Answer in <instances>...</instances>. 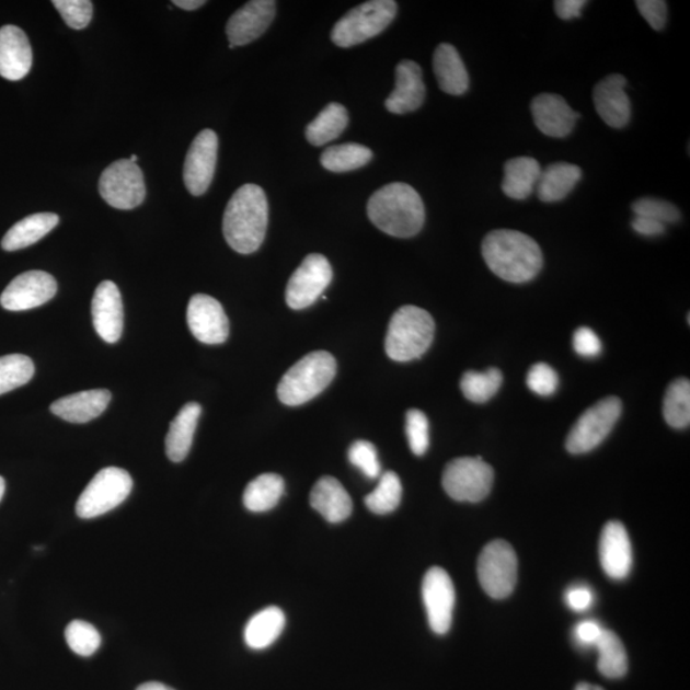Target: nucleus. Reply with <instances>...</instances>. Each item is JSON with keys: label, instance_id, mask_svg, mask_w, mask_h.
<instances>
[{"label": "nucleus", "instance_id": "1", "mask_svg": "<svg viewBox=\"0 0 690 690\" xmlns=\"http://www.w3.org/2000/svg\"><path fill=\"white\" fill-rule=\"evenodd\" d=\"M482 256L498 278L514 283H528L540 274L543 255L533 238L511 229H496L482 242Z\"/></svg>", "mask_w": 690, "mask_h": 690}, {"label": "nucleus", "instance_id": "2", "mask_svg": "<svg viewBox=\"0 0 690 690\" xmlns=\"http://www.w3.org/2000/svg\"><path fill=\"white\" fill-rule=\"evenodd\" d=\"M367 215L381 232L396 238H411L425 226V205L410 184L394 182L376 191L368 199Z\"/></svg>", "mask_w": 690, "mask_h": 690}, {"label": "nucleus", "instance_id": "3", "mask_svg": "<svg viewBox=\"0 0 690 690\" xmlns=\"http://www.w3.org/2000/svg\"><path fill=\"white\" fill-rule=\"evenodd\" d=\"M268 222V204L265 192L256 184H244L229 199L222 233L235 252L250 255L263 244Z\"/></svg>", "mask_w": 690, "mask_h": 690}, {"label": "nucleus", "instance_id": "4", "mask_svg": "<svg viewBox=\"0 0 690 690\" xmlns=\"http://www.w3.org/2000/svg\"><path fill=\"white\" fill-rule=\"evenodd\" d=\"M435 321L417 306H403L391 318L386 337V352L396 363L419 358L432 347Z\"/></svg>", "mask_w": 690, "mask_h": 690}, {"label": "nucleus", "instance_id": "5", "mask_svg": "<svg viewBox=\"0 0 690 690\" xmlns=\"http://www.w3.org/2000/svg\"><path fill=\"white\" fill-rule=\"evenodd\" d=\"M336 375V360L329 352L309 353L284 373L278 396L283 404L302 405L324 391Z\"/></svg>", "mask_w": 690, "mask_h": 690}, {"label": "nucleus", "instance_id": "6", "mask_svg": "<svg viewBox=\"0 0 690 690\" xmlns=\"http://www.w3.org/2000/svg\"><path fill=\"white\" fill-rule=\"evenodd\" d=\"M398 4L393 0H371L353 8L335 23L332 41L340 48H350L378 36L394 21Z\"/></svg>", "mask_w": 690, "mask_h": 690}, {"label": "nucleus", "instance_id": "7", "mask_svg": "<svg viewBox=\"0 0 690 690\" xmlns=\"http://www.w3.org/2000/svg\"><path fill=\"white\" fill-rule=\"evenodd\" d=\"M130 474L117 467H107L100 471L83 490L76 504V514L81 519L102 517L117 508L133 491Z\"/></svg>", "mask_w": 690, "mask_h": 690}, {"label": "nucleus", "instance_id": "8", "mask_svg": "<svg viewBox=\"0 0 690 690\" xmlns=\"http://www.w3.org/2000/svg\"><path fill=\"white\" fill-rule=\"evenodd\" d=\"M623 411V404L617 396H608L590 406L575 422L565 447L572 455H585L600 445L612 432Z\"/></svg>", "mask_w": 690, "mask_h": 690}, {"label": "nucleus", "instance_id": "9", "mask_svg": "<svg viewBox=\"0 0 690 690\" xmlns=\"http://www.w3.org/2000/svg\"><path fill=\"white\" fill-rule=\"evenodd\" d=\"M493 467L482 458L463 457L451 460L442 473V487L451 498L463 503H479L493 487Z\"/></svg>", "mask_w": 690, "mask_h": 690}, {"label": "nucleus", "instance_id": "10", "mask_svg": "<svg viewBox=\"0 0 690 690\" xmlns=\"http://www.w3.org/2000/svg\"><path fill=\"white\" fill-rule=\"evenodd\" d=\"M478 573L480 585L490 597H508L518 579L516 551L504 540L490 542L479 557Z\"/></svg>", "mask_w": 690, "mask_h": 690}, {"label": "nucleus", "instance_id": "11", "mask_svg": "<svg viewBox=\"0 0 690 690\" xmlns=\"http://www.w3.org/2000/svg\"><path fill=\"white\" fill-rule=\"evenodd\" d=\"M100 195L107 205L119 210H133L140 206L146 197L143 174L129 159L115 161L100 176Z\"/></svg>", "mask_w": 690, "mask_h": 690}, {"label": "nucleus", "instance_id": "12", "mask_svg": "<svg viewBox=\"0 0 690 690\" xmlns=\"http://www.w3.org/2000/svg\"><path fill=\"white\" fill-rule=\"evenodd\" d=\"M333 280V268L325 256L311 253L291 274L286 290L287 304L303 310L318 301Z\"/></svg>", "mask_w": 690, "mask_h": 690}, {"label": "nucleus", "instance_id": "13", "mask_svg": "<svg viewBox=\"0 0 690 690\" xmlns=\"http://www.w3.org/2000/svg\"><path fill=\"white\" fill-rule=\"evenodd\" d=\"M422 598L427 612L429 628L436 634L449 632L456 605V588L450 575L442 567L434 566L422 582Z\"/></svg>", "mask_w": 690, "mask_h": 690}, {"label": "nucleus", "instance_id": "14", "mask_svg": "<svg viewBox=\"0 0 690 690\" xmlns=\"http://www.w3.org/2000/svg\"><path fill=\"white\" fill-rule=\"evenodd\" d=\"M219 140L211 129L199 133L187 152L183 180L191 195L202 196L214 179L217 168Z\"/></svg>", "mask_w": 690, "mask_h": 690}, {"label": "nucleus", "instance_id": "15", "mask_svg": "<svg viewBox=\"0 0 690 690\" xmlns=\"http://www.w3.org/2000/svg\"><path fill=\"white\" fill-rule=\"evenodd\" d=\"M57 280L41 271L26 272L14 278L2 296L0 304L8 311H27L49 302L57 295Z\"/></svg>", "mask_w": 690, "mask_h": 690}, {"label": "nucleus", "instance_id": "16", "mask_svg": "<svg viewBox=\"0 0 690 690\" xmlns=\"http://www.w3.org/2000/svg\"><path fill=\"white\" fill-rule=\"evenodd\" d=\"M187 322L192 335L204 344H221L229 336V320L217 299L195 295L187 309Z\"/></svg>", "mask_w": 690, "mask_h": 690}, {"label": "nucleus", "instance_id": "17", "mask_svg": "<svg viewBox=\"0 0 690 690\" xmlns=\"http://www.w3.org/2000/svg\"><path fill=\"white\" fill-rule=\"evenodd\" d=\"M273 0H252L238 10L227 23L229 48L248 45L265 33L275 19Z\"/></svg>", "mask_w": 690, "mask_h": 690}, {"label": "nucleus", "instance_id": "18", "mask_svg": "<svg viewBox=\"0 0 690 690\" xmlns=\"http://www.w3.org/2000/svg\"><path fill=\"white\" fill-rule=\"evenodd\" d=\"M91 313L99 336L106 343H117L123 333L125 313L120 291L113 281L105 280L96 288Z\"/></svg>", "mask_w": 690, "mask_h": 690}, {"label": "nucleus", "instance_id": "19", "mask_svg": "<svg viewBox=\"0 0 690 690\" xmlns=\"http://www.w3.org/2000/svg\"><path fill=\"white\" fill-rule=\"evenodd\" d=\"M626 79L621 74H610L594 89L596 112L611 128H624L632 118V104L626 92Z\"/></svg>", "mask_w": 690, "mask_h": 690}, {"label": "nucleus", "instance_id": "20", "mask_svg": "<svg viewBox=\"0 0 690 690\" xmlns=\"http://www.w3.org/2000/svg\"><path fill=\"white\" fill-rule=\"evenodd\" d=\"M534 125L544 136L564 138L573 133L580 114L555 94L537 95L531 103Z\"/></svg>", "mask_w": 690, "mask_h": 690}, {"label": "nucleus", "instance_id": "21", "mask_svg": "<svg viewBox=\"0 0 690 690\" xmlns=\"http://www.w3.org/2000/svg\"><path fill=\"white\" fill-rule=\"evenodd\" d=\"M426 87L422 69L413 60H402L395 68V89L387 99L388 112L406 114L416 112L425 103Z\"/></svg>", "mask_w": 690, "mask_h": 690}, {"label": "nucleus", "instance_id": "22", "mask_svg": "<svg viewBox=\"0 0 690 690\" xmlns=\"http://www.w3.org/2000/svg\"><path fill=\"white\" fill-rule=\"evenodd\" d=\"M602 570L611 579H625L632 571L633 552L631 539L620 521L611 520L602 529L600 540Z\"/></svg>", "mask_w": 690, "mask_h": 690}, {"label": "nucleus", "instance_id": "23", "mask_svg": "<svg viewBox=\"0 0 690 690\" xmlns=\"http://www.w3.org/2000/svg\"><path fill=\"white\" fill-rule=\"evenodd\" d=\"M31 66L33 49L26 34L13 25L0 28V76L19 81L28 74Z\"/></svg>", "mask_w": 690, "mask_h": 690}, {"label": "nucleus", "instance_id": "24", "mask_svg": "<svg viewBox=\"0 0 690 690\" xmlns=\"http://www.w3.org/2000/svg\"><path fill=\"white\" fill-rule=\"evenodd\" d=\"M111 399L110 390H87L58 399L50 405V411L59 418L72 422V424H87L97 418L107 409Z\"/></svg>", "mask_w": 690, "mask_h": 690}, {"label": "nucleus", "instance_id": "25", "mask_svg": "<svg viewBox=\"0 0 690 690\" xmlns=\"http://www.w3.org/2000/svg\"><path fill=\"white\" fill-rule=\"evenodd\" d=\"M310 504L330 524H342L350 517L353 511V503L347 490L330 475L321 478L313 486Z\"/></svg>", "mask_w": 690, "mask_h": 690}, {"label": "nucleus", "instance_id": "26", "mask_svg": "<svg viewBox=\"0 0 690 690\" xmlns=\"http://www.w3.org/2000/svg\"><path fill=\"white\" fill-rule=\"evenodd\" d=\"M433 65L437 83L447 94L460 96L470 89V76L455 46L450 44L437 46Z\"/></svg>", "mask_w": 690, "mask_h": 690}, {"label": "nucleus", "instance_id": "27", "mask_svg": "<svg viewBox=\"0 0 690 690\" xmlns=\"http://www.w3.org/2000/svg\"><path fill=\"white\" fill-rule=\"evenodd\" d=\"M202 412L198 403H187L173 419L165 439L166 456L172 462L180 463L188 456Z\"/></svg>", "mask_w": 690, "mask_h": 690}, {"label": "nucleus", "instance_id": "28", "mask_svg": "<svg viewBox=\"0 0 690 690\" xmlns=\"http://www.w3.org/2000/svg\"><path fill=\"white\" fill-rule=\"evenodd\" d=\"M542 169L533 158L519 157L506 161L502 184L506 196L524 202L533 194L539 183Z\"/></svg>", "mask_w": 690, "mask_h": 690}, {"label": "nucleus", "instance_id": "29", "mask_svg": "<svg viewBox=\"0 0 690 690\" xmlns=\"http://www.w3.org/2000/svg\"><path fill=\"white\" fill-rule=\"evenodd\" d=\"M582 180L580 168L570 163H554L544 168L537 183V196L542 203H559L572 194Z\"/></svg>", "mask_w": 690, "mask_h": 690}, {"label": "nucleus", "instance_id": "30", "mask_svg": "<svg viewBox=\"0 0 690 690\" xmlns=\"http://www.w3.org/2000/svg\"><path fill=\"white\" fill-rule=\"evenodd\" d=\"M59 225V217L53 212H38L15 222L8 230L2 241L3 250L8 252L28 248L41 241Z\"/></svg>", "mask_w": 690, "mask_h": 690}, {"label": "nucleus", "instance_id": "31", "mask_svg": "<svg viewBox=\"0 0 690 690\" xmlns=\"http://www.w3.org/2000/svg\"><path fill=\"white\" fill-rule=\"evenodd\" d=\"M286 628V613L271 606L253 616L244 629L245 644L252 649H265L279 639Z\"/></svg>", "mask_w": 690, "mask_h": 690}, {"label": "nucleus", "instance_id": "32", "mask_svg": "<svg viewBox=\"0 0 690 690\" xmlns=\"http://www.w3.org/2000/svg\"><path fill=\"white\" fill-rule=\"evenodd\" d=\"M284 487H286V483L279 474H261L245 487L243 504L253 513L272 510L280 502Z\"/></svg>", "mask_w": 690, "mask_h": 690}, {"label": "nucleus", "instance_id": "33", "mask_svg": "<svg viewBox=\"0 0 690 690\" xmlns=\"http://www.w3.org/2000/svg\"><path fill=\"white\" fill-rule=\"evenodd\" d=\"M348 126V112L342 104H329L306 128V138L313 146H322L340 137Z\"/></svg>", "mask_w": 690, "mask_h": 690}, {"label": "nucleus", "instance_id": "34", "mask_svg": "<svg viewBox=\"0 0 690 690\" xmlns=\"http://www.w3.org/2000/svg\"><path fill=\"white\" fill-rule=\"evenodd\" d=\"M594 647L598 652V670L603 677L610 679L624 677L628 670L626 651L616 633L603 629Z\"/></svg>", "mask_w": 690, "mask_h": 690}, {"label": "nucleus", "instance_id": "35", "mask_svg": "<svg viewBox=\"0 0 690 690\" xmlns=\"http://www.w3.org/2000/svg\"><path fill=\"white\" fill-rule=\"evenodd\" d=\"M373 153L359 143H343L332 146L321 153V165L329 172L345 173L356 171L370 163Z\"/></svg>", "mask_w": 690, "mask_h": 690}, {"label": "nucleus", "instance_id": "36", "mask_svg": "<svg viewBox=\"0 0 690 690\" xmlns=\"http://www.w3.org/2000/svg\"><path fill=\"white\" fill-rule=\"evenodd\" d=\"M503 383V373L497 368L485 372L467 371L460 380V390L473 403L482 404L494 398Z\"/></svg>", "mask_w": 690, "mask_h": 690}, {"label": "nucleus", "instance_id": "37", "mask_svg": "<svg viewBox=\"0 0 690 690\" xmlns=\"http://www.w3.org/2000/svg\"><path fill=\"white\" fill-rule=\"evenodd\" d=\"M664 417L674 428H687L690 424V382L688 379L674 381L664 399Z\"/></svg>", "mask_w": 690, "mask_h": 690}, {"label": "nucleus", "instance_id": "38", "mask_svg": "<svg viewBox=\"0 0 690 690\" xmlns=\"http://www.w3.org/2000/svg\"><path fill=\"white\" fill-rule=\"evenodd\" d=\"M403 487L401 479L395 472L381 475L378 487L365 497L368 509L379 516L393 513L402 502Z\"/></svg>", "mask_w": 690, "mask_h": 690}, {"label": "nucleus", "instance_id": "39", "mask_svg": "<svg viewBox=\"0 0 690 690\" xmlns=\"http://www.w3.org/2000/svg\"><path fill=\"white\" fill-rule=\"evenodd\" d=\"M34 373L33 359L25 355L0 357V395L26 386L33 379Z\"/></svg>", "mask_w": 690, "mask_h": 690}, {"label": "nucleus", "instance_id": "40", "mask_svg": "<svg viewBox=\"0 0 690 690\" xmlns=\"http://www.w3.org/2000/svg\"><path fill=\"white\" fill-rule=\"evenodd\" d=\"M66 641L74 654L89 657L100 648L102 636L94 625L87 621L73 620L66 628Z\"/></svg>", "mask_w": 690, "mask_h": 690}, {"label": "nucleus", "instance_id": "41", "mask_svg": "<svg viewBox=\"0 0 690 690\" xmlns=\"http://www.w3.org/2000/svg\"><path fill=\"white\" fill-rule=\"evenodd\" d=\"M635 217L648 218L666 225H675L681 219V214L677 206L665 202V199L644 197L636 199L632 205Z\"/></svg>", "mask_w": 690, "mask_h": 690}, {"label": "nucleus", "instance_id": "42", "mask_svg": "<svg viewBox=\"0 0 690 690\" xmlns=\"http://www.w3.org/2000/svg\"><path fill=\"white\" fill-rule=\"evenodd\" d=\"M405 433L414 456H424L429 447V424L419 410H410L405 416Z\"/></svg>", "mask_w": 690, "mask_h": 690}, {"label": "nucleus", "instance_id": "43", "mask_svg": "<svg viewBox=\"0 0 690 690\" xmlns=\"http://www.w3.org/2000/svg\"><path fill=\"white\" fill-rule=\"evenodd\" d=\"M349 462L368 479H378L381 472L378 450L370 441L358 440L348 450Z\"/></svg>", "mask_w": 690, "mask_h": 690}, {"label": "nucleus", "instance_id": "44", "mask_svg": "<svg viewBox=\"0 0 690 690\" xmlns=\"http://www.w3.org/2000/svg\"><path fill=\"white\" fill-rule=\"evenodd\" d=\"M53 5L67 25L74 30L88 27L94 13V5L90 0H54Z\"/></svg>", "mask_w": 690, "mask_h": 690}, {"label": "nucleus", "instance_id": "45", "mask_svg": "<svg viewBox=\"0 0 690 690\" xmlns=\"http://www.w3.org/2000/svg\"><path fill=\"white\" fill-rule=\"evenodd\" d=\"M527 386L537 395L550 396L559 388V375L548 364H536L528 371Z\"/></svg>", "mask_w": 690, "mask_h": 690}, {"label": "nucleus", "instance_id": "46", "mask_svg": "<svg viewBox=\"0 0 690 690\" xmlns=\"http://www.w3.org/2000/svg\"><path fill=\"white\" fill-rule=\"evenodd\" d=\"M573 347L580 357L594 358L601 355L600 337L589 327H579L573 335Z\"/></svg>", "mask_w": 690, "mask_h": 690}, {"label": "nucleus", "instance_id": "47", "mask_svg": "<svg viewBox=\"0 0 690 690\" xmlns=\"http://www.w3.org/2000/svg\"><path fill=\"white\" fill-rule=\"evenodd\" d=\"M635 4L642 14V18L648 22V25L652 28L662 31L666 26V2H663V0H639Z\"/></svg>", "mask_w": 690, "mask_h": 690}, {"label": "nucleus", "instance_id": "48", "mask_svg": "<svg viewBox=\"0 0 690 690\" xmlns=\"http://www.w3.org/2000/svg\"><path fill=\"white\" fill-rule=\"evenodd\" d=\"M566 603L574 611H586L593 606L594 594L587 586H574L567 590Z\"/></svg>", "mask_w": 690, "mask_h": 690}, {"label": "nucleus", "instance_id": "49", "mask_svg": "<svg viewBox=\"0 0 690 690\" xmlns=\"http://www.w3.org/2000/svg\"><path fill=\"white\" fill-rule=\"evenodd\" d=\"M602 631L603 628L597 624L596 621H582L574 629L575 641L582 644L583 647H594Z\"/></svg>", "mask_w": 690, "mask_h": 690}, {"label": "nucleus", "instance_id": "50", "mask_svg": "<svg viewBox=\"0 0 690 690\" xmlns=\"http://www.w3.org/2000/svg\"><path fill=\"white\" fill-rule=\"evenodd\" d=\"M586 4V0H557L554 3V8L559 19L571 21L580 18L583 8Z\"/></svg>", "mask_w": 690, "mask_h": 690}, {"label": "nucleus", "instance_id": "51", "mask_svg": "<svg viewBox=\"0 0 690 690\" xmlns=\"http://www.w3.org/2000/svg\"><path fill=\"white\" fill-rule=\"evenodd\" d=\"M632 228L636 234L643 237H657L666 232V226L663 222L642 217H634Z\"/></svg>", "mask_w": 690, "mask_h": 690}, {"label": "nucleus", "instance_id": "52", "mask_svg": "<svg viewBox=\"0 0 690 690\" xmlns=\"http://www.w3.org/2000/svg\"><path fill=\"white\" fill-rule=\"evenodd\" d=\"M173 4L182 8L184 11H195L199 7L205 5L206 2L204 0H174Z\"/></svg>", "mask_w": 690, "mask_h": 690}, {"label": "nucleus", "instance_id": "53", "mask_svg": "<svg viewBox=\"0 0 690 690\" xmlns=\"http://www.w3.org/2000/svg\"><path fill=\"white\" fill-rule=\"evenodd\" d=\"M136 690H174V689L166 687L165 685H163V682L150 681V682H145V685H141Z\"/></svg>", "mask_w": 690, "mask_h": 690}, {"label": "nucleus", "instance_id": "54", "mask_svg": "<svg viewBox=\"0 0 690 690\" xmlns=\"http://www.w3.org/2000/svg\"><path fill=\"white\" fill-rule=\"evenodd\" d=\"M575 690H603L600 687L588 685V682H580V685L575 688Z\"/></svg>", "mask_w": 690, "mask_h": 690}, {"label": "nucleus", "instance_id": "55", "mask_svg": "<svg viewBox=\"0 0 690 690\" xmlns=\"http://www.w3.org/2000/svg\"><path fill=\"white\" fill-rule=\"evenodd\" d=\"M4 493H5V481L3 478H0V502H2Z\"/></svg>", "mask_w": 690, "mask_h": 690}, {"label": "nucleus", "instance_id": "56", "mask_svg": "<svg viewBox=\"0 0 690 690\" xmlns=\"http://www.w3.org/2000/svg\"><path fill=\"white\" fill-rule=\"evenodd\" d=\"M137 159H138V158H137L136 156H133V157H130V159H129V160H130V161H133V163H137Z\"/></svg>", "mask_w": 690, "mask_h": 690}]
</instances>
